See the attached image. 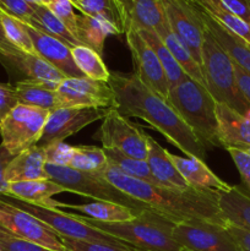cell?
I'll return each mask as SVG.
<instances>
[{"label":"cell","instance_id":"cb8c5ba5","mask_svg":"<svg viewBox=\"0 0 250 251\" xmlns=\"http://www.w3.org/2000/svg\"><path fill=\"white\" fill-rule=\"evenodd\" d=\"M201 17H202V22L206 28L211 32L213 38L225 49V51L230 56V59L238 66H240L243 70L250 74V44L240 37L235 36L234 33L228 31L227 28H225L222 25L218 24L216 20L208 16L202 10H201Z\"/></svg>","mask_w":250,"mask_h":251},{"label":"cell","instance_id":"f6af8a7d","mask_svg":"<svg viewBox=\"0 0 250 251\" xmlns=\"http://www.w3.org/2000/svg\"><path fill=\"white\" fill-rule=\"evenodd\" d=\"M220 1L228 11L250 24V0H220Z\"/></svg>","mask_w":250,"mask_h":251},{"label":"cell","instance_id":"484cf974","mask_svg":"<svg viewBox=\"0 0 250 251\" xmlns=\"http://www.w3.org/2000/svg\"><path fill=\"white\" fill-rule=\"evenodd\" d=\"M15 88H16L19 104L41 108L48 110L49 113L61 108V102L56 88L49 87L46 83L24 78L15 83Z\"/></svg>","mask_w":250,"mask_h":251},{"label":"cell","instance_id":"60d3db41","mask_svg":"<svg viewBox=\"0 0 250 251\" xmlns=\"http://www.w3.org/2000/svg\"><path fill=\"white\" fill-rule=\"evenodd\" d=\"M47 7L68 27L71 33H75L76 16L77 15L74 11L75 7H74L71 0H50Z\"/></svg>","mask_w":250,"mask_h":251},{"label":"cell","instance_id":"d590c367","mask_svg":"<svg viewBox=\"0 0 250 251\" xmlns=\"http://www.w3.org/2000/svg\"><path fill=\"white\" fill-rule=\"evenodd\" d=\"M0 21H1L5 36L12 46H15L21 51H25V53L36 54L31 37L27 32L26 24L24 21L10 15L1 7H0Z\"/></svg>","mask_w":250,"mask_h":251},{"label":"cell","instance_id":"c3c4849f","mask_svg":"<svg viewBox=\"0 0 250 251\" xmlns=\"http://www.w3.org/2000/svg\"><path fill=\"white\" fill-rule=\"evenodd\" d=\"M234 63V61H233ZM234 70H235V78H237L238 87H239L240 92H242L243 97L247 100V103L250 107V74L243 70L240 66H238L234 63Z\"/></svg>","mask_w":250,"mask_h":251},{"label":"cell","instance_id":"74e56055","mask_svg":"<svg viewBox=\"0 0 250 251\" xmlns=\"http://www.w3.org/2000/svg\"><path fill=\"white\" fill-rule=\"evenodd\" d=\"M64 247L68 251H136L129 245H114L100 242H87L71 238L60 237Z\"/></svg>","mask_w":250,"mask_h":251},{"label":"cell","instance_id":"ee69618b","mask_svg":"<svg viewBox=\"0 0 250 251\" xmlns=\"http://www.w3.org/2000/svg\"><path fill=\"white\" fill-rule=\"evenodd\" d=\"M19 104L16 88L11 83L0 82V122Z\"/></svg>","mask_w":250,"mask_h":251},{"label":"cell","instance_id":"8d00e7d4","mask_svg":"<svg viewBox=\"0 0 250 251\" xmlns=\"http://www.w3.org/2000/svg\"><path fill=\"white\" fill-rule=\"evenodd\" d=\"M71 2L82 15L103 17L124 33L122 19L114 0H71Z\"/></svg>","mask_w":250,"mask_h":251},{"label":"cell","instance_id":"7bdbcfd3","mask_svg":"<svg viewBox=\"0 0 250 251\" xmlns=\"http://www.w3.org/2000/svg\"><path fill=\"white\" fill-rule=\"evenodd\" d=\"M34 7L36 5L31 4L27 0H2L1 9L21 21L28 24L33 17Z\"/></svg>","mask_w":250,"mask_h":251},{"label":"cell","instance_id":"836d02e7","mask_svg":"<svg viewBox=\"0 0 250 251\" xmlns=\"http://www.w3.org/2000/svg\"><path fill=\"white\" fill-rule=\"evenodd\" d=\"M71 54H73L76 66L80 69V71L86 77L108 82L110 77V71L105 66L102 55H100L97 51L80 44L71 48Z\"/></svg>","mask_w":250,"mask_h":251},{"label":"cell","instance_id":"d6a6232c","mask_svg":"<svg viewBox=\"0 0 250 251\" xmlns=\"http://www.w3.org/2000/svg\"><path fill=\"white\" fill-rule=\"evenodd\" d=\"M104 153L105 157H107L108 164L119 169L122 173L126 174L127 176H131V178L137 179V180L146 181V183L152 184V185L162 186L157 181V179L152 176L149 164L144 159L132 158V157L122 153L118 150H104Z\"/></svg>","mask_w":250,"mask_h":251},{"label":"cell","instance_id":"277c9868","mask_svg":"<svg viewBox=\"0 0 250 251\" xmlns=\"http://www.w3.org/2000/svg\"><path fill=\"white\" fill-rule=\"evenodd\" d=\"M167 100L206 150L222 147L216 115L217 102L206 86L185 76L175 87L169 90Z\"/></svg>","mask_w":250,"mask_h":251},{"label":"cell","instance_id":"30bf717a","mask_svg":"<svg viewBox=\"0 0 250 251\" xmlns=\"http://www.w3.org/2000/svg\"><path fill=\"white\" fill-rule=\"evenodd\" d=\"M173 238L189 251H242L227 226L210 221H188L176 223Z\"/></svg>","mask_w":250,"mask_h":251},{"label":"cell","instance_id":"44dd1931","mask_svg":"<svg viewBox=\"0 0 250 251\" xmlns=\"http://www.w3.org/2000/svg\"><path fill=\"white\" fill-rule=\"evenodd\" d=\"M171 159L190 188L199 190L228 191L229 184L218 178L203 161L195 157H181L171 153Z\"/></svg>","mask_w":250,"mask_h":251},{"label":"cell","instance_id":"d4e9b609","mask_svg":"<svg viewBox=\"0 0 250 251\" xmlns=\"http://www.w3.org/2000/svg\"><path fill=\"white\" fill-rule=\"evenodd\" d=\"M110 34H122V32L112 22L103 17L82 14L76 16V29L74 36L80 44L93 49L100 55H102L105 39Z\"/></svg>","mask_w":250,"mask_h":251},{"label":"cell","instance_id":"f35d334b","mask_svg":"<svg viewBox=\"0 0 250 251\" xmlns=\"http://www.w3.org/2000/svg\"><path fill=\"white\" fill-rule=\"evenodd\" d=\"M0 251H53L50 249L36 244V243L28 242V240L21 239L16 235L7 232L5 228L0 226Z\"/></svg>","mask_w":250,"mask_h":251},{"label":"cell","instance_id":"8fae6325","mask_svg":"<svg viewBox=\"0 0 250 251\" xmlns=\"http://www.w3.org/2000/svg\"><path fill=\"white\" fill-rule=\"evenodd\" d=\"M0 226L11 234L53 251H68L58 233L31 213L0 196Z\"/></svg>","mask_w":250,"mask_h":251},{"label":"cell","instance_id":"7a4b0ae2","mask_svg":"<svg viewBox=\"0 0 250 251\" xmlns=\"http://www.w3.org/2000/svg\"><path fill=\"white\" fill-rule=\"evenodd\" d=\"M97 174L127 196L145 203L147 207L166 216L174 223L210 221L218 225H228L218 206V191L194 188L176 190L152 185L127 176L110 164Z\"/></svg>","mask_w":250,"mask_h":251},{"label":"cell","instance_id":"b9f144b4","mask_svg":"<svg viewBox=\"0 0 250 251\" xmlns=\"http://www.w3.org/2000/svg\"><path fill=\"white\" fill-rule=\"evenodd\" d=\"M232 157L233 162H234L235 167H237L238 172L240 174L243 184H244V190L249 194L250 196V156L247 152L242 151L235 147H227L225 149Z\"/></svg>","mask_w":250,"mask_h":251},{"label":"cell","instance_id":"6da1fadb","mask_svg":"<svg viewBox=\"0 0 250 251\" xmlns=\"http://www.w3.org/2000/svg\"><path fill=\"white\" fill-rule=\"evenodd\" d=\"M108 83L115 97V109L124 117L145 120L188 157L205 162L206 149L166 98L147 87L136 73H110Z\"/></svg>","mask_w":250,"mask_h":251},{"label":"cell","instance_id":"ac0fdd59","mask_svg":"<svg viewBox=\"0 0 250 251\" xmlns=\"http://www.w3.org/2000/svg\"><path fill=\"white\" fill-rule=\"evenodd\" d=\"M0 60L4 61L6 65L12 66L14 69L24 74L26 78L36 80L48 85L49 87L56 88L59 83L66 78L58 69L44 60L38 54H28L25 51L17 50L11 55L1 56Z\"/></svg>","mask_w":250,"mask_h":251},{"label":"cell","instance_id":"11a10c76","mask_svg":"<svg viewBox=\"0 0 250 251\" xmlns=\"http://www.w3.org/2000/svg\"><path fill=\"white\" fill-rule=\"evenodd\" d=\"M193 1H195V0H193Z\"/></svg>","mask_w":250,"mask_h":251},{"label":"cell","instance_id":"9c48e42d","mask_svg":"<svg viewBox=\"0 0 250 251\" xmlns=\"http://www.w3.org/2000/svg\"><path fill=\"white\" fill-rule=\"evenodd\" d=\"M5 198L6 199H4V200L9 201L12 205L17 206L21 210L31 213L34 217H37L42 222L46 223L54 232L58 233L59 237L71 238V239L77 240H87V242L108 243V244L114 245H126L123 242H120V240L115 239V238L110 237V235L86 225L82 221L78 220L75 215L66 213L63 210L41 207V206L24 202V201L9 198V196H5Z\"/></svg>","mask_w":250,"mask_h":251},{"label":"cell","instance_id":"5bb4252c","mask_svg":"<svg viewBox=\"0 0 250 251\" xmlns=\"http://www.w3.org/2000/svg\"><path fill=\"white\" fill-rule=\"evenodd\" d=\"M61 108H115V97L108 82L88 77H66L56 87Z\"/></svg>","mask_w":250,"mask_h":251},{"label":"cell","instance_id":"7402d4cb","mask_svg":"<svg viewBox=\"0 0 250 251\" xmlns=\"http://www.w3.org/2000/svg\"><path fill=\"white\" fill-rule=\"evenodd\" d=\"M66 189L59 185L50 179H41V180H26L10 183L7 194L5 196L41 206L47 208H55L56 201L51 196L65 193ZM68 193V191H66Z\"/></svg>","mask_w":250,"mask_h":251},{"label":"cell","instance_id":"603a6c76","mask_svg":"<svg viewBox=\"0 0 250 251\" xmlns=\"http://www.w3.org/2000/svg\"><path fill=\"white\" fill-rule=\"evenodd\" d=\"M46 150L44 147L32 146L14 157L6 169L9 183L26 180L48 179L46 173Z\"/></svg>","mask_w":250,"mask_h":251},{"label":"cell","instance_id":"8992f818","mask_svg":"<svg viewBox=\"0 0 250 251\" xmlns=\"http://www.w3.org/2000/svg\"><path fill=\"white\" fill-rule=\"evenodd\" d=\"M46 173L48 179L65 188L68 193L95 199L96 201H109L118 205L126 206L139 213L150 208L145 203L120 191L97 173H86L70 167L54 166L48 163H46Z\"/></svg>","mask_w":250,"mask_h":251},{"label":"cell","instance_id":"f907efd6","mask_svg":"<svg viewBox=\"0 0 250 251\" xmlns=\"http://www.w3.org/2000/svg\"><path fill=\"white\" fill-rule=\"evenodd\" d=\"M27 1L33 5H43V6H47L50 2V0H27Z\"/></svg>","mask_w":250,"mask_h":251},{"label":"cell","instance_id":"83f0119b","mask_svg":"<svg viewBox=\"0 0 250 251\" xmlns=\"http://www.w3.org/2000/svg\"><path fill=\"white\" fill-rule=\"evenodd\" d=\"M218 206L228 223L250 230V196L240 186L218 191Z\"/></svg>","mask_w":250,"mask_h":251},{"label":"cell","instance_id":"681fc988","mask_svg":"<svg viewBox=\"0 0 250 251\" xmlns=\"http://www.w3.org/2000/svg\"><path fill=\"white\" fill-rule=\"evenodd\" d=\"M17 50H20V49H17L16 47L12 46V44L9 42V39L6 38V36H5L1 21H0V55L1 56L11 55V54L16 53Z\"/></svg>","mask_w":250,"mask_h":251},{"label":"cell","instance_id":"7c38bea8","mask_svg":"<svg viewBox=\"0 0 250 251\" xmlns=\"http://www.w3.org/2000/svg\"><path fill=\"white\" fill-rule=\"evenodd\" d=\"M166 19L174 33L190 50L201 68V48L205 25L201 10L193 0H161Z\"/></svg>","mask_w":250,"mask_h":251},{"label":"cell","instance_id":"f1b7e54d","mask_svg":"<svg viewBox=\"0 0 250 251\" xmlns=\"http://www.w3.org/2000/svg\"><path fill=\"white\" fill-rule=\"evenodd\" d=\"M156 33L158 34L159 38L162 39V42L164 43V46L168 48V50L171 51L172 55L174 56L178 64L180 65V68L183 69L184 73L191 77L193 80L198 81V82L202 83L205 86V78H203L202 70H201L200 65L196 63L195 59L191 55L190 50L186 48L185 44L179 39V37L176 36L173 32V29L169 26L168 21L163 22L161 26L157 29H154Z\"/></svg>","mask_w":250,"mask_h":251},{"label":"cell","instance_id":"7dc6e473","mask_svg":"<svg viewBox=\"0 0 250 251\" xmlns=\"http://www.w3.org/2000/svg\"><path fill=\"white\" fill-rule=\"evenodd\" d=\"M227 229L229 230L230 234L235 239V242L239 245L242 251H250V230L245 228L239 227V226L228 223Z\"/></svg>","mask_w":250,"mask_h":251},{"label":"cell","instance_id":"f546056e","mask_svg":"<svg viewBox=\"0 0 250 251\" xmlns=\"http://www.w3.org/2000/svg\"><path fill=\"white\" fill-rule=\"evenodd\" d=\"M139 32L142 36V38L150 44V47L156 53L157 58H158L159 63H161L162 68L164 70V74L167 76L169 90H172L188 75L184 73V70L180 68L178 61L174 59V56L172 55L168 48L164 46V43L162 42V39L159 38V36L156 33L154 29H142V31Z\"/></svg>","mask_w":250,"mask_h":251},{"label":"cell","instance_id":"d6986e66","mask_svg":"<svg viewBox=\"0 0 250 251\" xmlns=\"http://www.w3.org/2000/svg\"><path fill=\"white\" fill-rule=\"evenodd\" d=\"M147 164L152 176L164 188L188 190L190 186L180 176L171 159V153L161 146L153 137L147 135Z\"/></svg>","mask_w":250,"mask_h":251},{"label":"cell","instance_id":"4316f807","mask_svg":"<svg viewBox=\"0 0 250 251\" xmlns=\"http://www.w3.org/2000/svg\"><path fill=\"white\" fill-rule=\"evenodd\" d=\"M56 208L59 210L70 208L76 212L82 213L83 216L91 218V220L109 223L126 222V221L134 220L139 215V212L132 208L109 202V201H95V202L83 203V205H70V203L56 201Z\"/></svg>","mask_w":250,"mask_h":251},{"label":"cell","instance_id":"4dcf8cb0","mask_svg":"<svg viewBox=\"0 0 250 251\" xmlns=\"http://www.w3.org/2000/svg\"><path fill=\"white\" fill-rule=\"evenodd\" d=\"M195 2L208 16L250 44V24L228 11L220 0H195Z\"/></svg>","mask_w":250,"mask_h":251},{"label":"cell","instance_id":"816d5d0a","mask_svg":"<svg viewBox=\"0 0 250 251\" xmlns=\"http://www.w3.org/2000/svg\"><path fill=\"white\" fill-rule=\"evenodd\" d=\"M235 149H239V150H242V151L247 152V153L249 154V156H250V146H240V147H235Z\"/></svg>","mask_w":250,"mask_h":251},{"label":"cell","instance_id":"3957f363","mask_svg":"<svg viewBox=\"0 0 250 251\" xmlns=\"http://www.w3.org/2000/svg\"><path fill=\"white\" fill-rule=\"evenodd\" d=\"M86 225L142 251H180L183 248L174 240L176 223L166 216L147 208L134 220L126 222H100L86 216L75 215Z\"/></svg>","mask_w":250,"mask_h":251},{"label":"cell","instance_id":"e0dca14e","mask_svg":"<svg viewBox=\"0 0 250 251\" xmlns=\"http://www.w3.org/2000/svg\"><path fill=\"white\" fill-rule=\"evenodd\" d=\"M123 22L124 33L132 28L157 29L164 21L163 5L161 0H114Z\"/></svg>","mask_w":250,"mask_h":251},{"label":"cell","instance_id":"5b68a950","mask_svg":"<svg viewBox=\"0 0 250 251\" xmlns=\"http://www.w3.org/2000/svg\"><path fill=\"white\" fill-rule=\"evenodd\" d=\"M201 70L206 88L216 102L245 117L250 107L238 87L234 63L206 27L201 48Z\"/></svg>","mask_w":250,"mask_h":251},{"label":"cell","instance_id":"e575fe53","mask_svg":"<svg viewBox=\"0 0 250 251\" xmlns=\"http://www.w3.org/2000/svg\"><path fill=\"white\" fill-rule=\"evenodd\" d=\"M108 166L104 150L98 147L78 146L74 149L69 167L86 173H100Z\"/></svg>","mask_w":250,"mask_h":251},{"label":"cell","instance_id":"52a82bcc","mask_svg":"<svg viewBox=\"0 0 250 251\" xmlns=\"http://www.w3.org/2000/svg\"><path fill=\"white\" fill-rule=\"evenodd\" d=\"M48 110L31 105L17 104L0 122L1 145L14 156L38 144L42 136Z\"/></svg>","mask_w":250,"mask_h":251},{"label":"cell","instance_id":"1f68e13d","mask_svg":"<svg viewBox=\"0 0 250 251\" xmlns=\"http://www.w3.org/2000/svg\"><path fill=\"white\" fill-rule=\"evenodd\" d=\"M28 25L60 39L61 42L68 44L70 48L80 46V42L74 37V34L69 31L68 27L48 7L43 6V5H36L33 17L28 22Z\"/></svg>","mask_w":250,"mask_h":251},{"label":"cell","instance_id":"ba28073f","mask_svg":"<svg viewBox=\"0 0 250 251\" xmlns=\"http://www.w3.org/2000/svg\"><path fill=\"white\" fill-rule=\"evenodd\" d=\"M102 125L95 134V139L104 150H118L126 156L136 159L147 158V134L139 125L130 122L115 108L108 110Z\"/></svg>","mask_w":250,"mask_h":251},{"label":"cell","instance_id":"2e32d148","mask_svg":"<svg viewBox=\"0 0 250 251\" xmlns=\"http://www.w3.org/2000/svg\"><path fill=\"white\" fill-rule=\"evenodd\" d=\"M26 28L36 54L58 69L65 77H86L76 66L68 44L28 24H26Z\"/></svg>","mask_w":250,"mask_h":251},{"label":"cell","instance_id":"f5cc1de1","mask_svg":"<svg viewBox=\"0 0 250 251\" xmlns=\"http://www.w3.org/2000/svg\"><path fill=\"white\" fill-rule=\"evenodd\" d=\"M134 249H135V248H134ZM135 250H136V251H142V250H139V249H135ZM180 251H189V250H186V249H181Z\"/></svg>","mask_w":250,"mask_h":251},{"label":"cell","instance_id":"db71d44e","mask_svg":"<svg viewBox=\"0 0 250 251\" xmlns=\"http://www.w3.org/2000/svg\"><path fill=\"white\" fill-rule=\"evenodd\" d=\"M0 7H2V0H0Z\"/></svg>","mask_w":250,"mask_h":251},{"label":"cell","instance_id":"4fadbf2b","mask_svg":"<svg viewBox=\"0 0 250 251\" xmlns=\"http://www.w3.org/2000/svg\"><path fill=\"white\" fill-rule=\"evenodd\" d=\"M112 109V108H110ZM109 109L105 108H58L49 113L37 146L46 147L60 142L76 134L87 125L103 119Z\"/></svg>","mask_w":250,"mask_h":251},{"label":"cell","instance_id":"ab89813d","mask_svg":"<svg viewBox=\"0 0 250 251\" xmlns=\"http://www.w3.org/2000/svg\"><path fill=\"white\" fill-rule=\"evenodd\" d=\"M74 149L75 147L65 144L64 141L48 145V146L44 147L47 163L54 164V166L69 167L71 158H73Z\"/></svg>","mask_w":250,"mask_h":251},{"label":"cell","instance_id":"bcb514c9","mask_svg":"<svg viewBox=\"0 0 250 251\" xmlns=\"http://www.w3.org/2000/svg\"><path fill=\"white\" fill-rule=\"evenodd\" d=\"M14 157V154L10 153L2 145H0V196H5L7 194L10 183L6 180V169Z\"/></svg>","mask_w":250,"mask_h":251},{"label":"cell","instance_id":"9a60e30c","mask_svg":"<svg viewBox=\"0 0 250 251\" xmlns=\"http://www.w3.org/2000/svg\"><path fill=\"white\" fill-rule=\"evenodd\" d=\"M124 34L131 51L136 75L147 87L167 100L169 93L168 81L153 49L136 29L130 28Z\"/></svg>","mask_w":250,"mask_h":251},{"label":"cell","instance_id":"ffe728a7","mask_svg":"<svg viewBox=\"0 0 250 251\" xmlns=\"http://www.w3.org/2000/svg\"><path fill=\"white\" fill-rule=\"evenodd\" d=\"M216 115L223 149L250 146V119L222 103L216 104Z\"/></svg>","mask_w":250,"mask_h":251}]
</instances>
